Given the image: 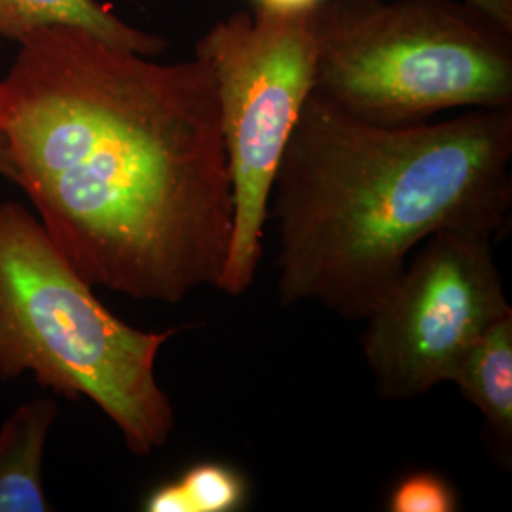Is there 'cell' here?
<instances>
[{
	"label": "cell",
	"instance_id": "1",
	"mask_svg": "<svg viewBox=\"0 0 512 512\" xmlns=\"http://www.w3.org/2000/svg\"><path fill=\"white\" fill-rule=\"evenodd\" d=\"M18 44L0 78V133L61 255L135 300L219 291L234 192L209 67L65 25Z\"/></svg>",
	"mask_w": 512,
	"mask_h": 512
},
{
	"label": "cell",
	"instance_id": "2",
	"mask_svg": "<svg viewBox=\"0 0 512 512\" xmlns=\"http://www.w3.org/2000/svg\"><path fill=\"white\" fill-rule=\"evenodd\" d=\"M512 107L378 126L311 92L277 165L275 291L365 321L425 239L501 230L512 205Z\"/></svg>",
	"mask_w": 512,
	"mask_h": 512
},
{
	"label": "cell",
	"instance_id": "3",
	"mask_svg": "<svg viewBox=\"0 0 512 512\" xmlns=\"http://www.w3.org/2000/svg\"><path fill=\"white\" fill-rule=\"evenodd\" d=\"M181 330L147 332L118 319L35 213L0 203V380L31 374L55 395L88 399L145 458L177 427L156 361Z\"/></svg>",
	"mask_w": 512,
	"mask_h": 512
},
{
	"label": "cell",
	"instance_id": "4",
	"mask_svg": "<svg viewBox=\"0 0 512 512\" xmlns=\"http://www.w3.org/2000/svg\"><path fill=\"white\" fill-rule=\"evenodd\" d=\"M313 93L378 126L512 107V27L467 0H325Z\"/></svg>",
	"mask_w": 512,
	"mask_h": 512
},
{
	"label": "cell",
	"instance_id": "5",
	"mask_svg": "<svg viewBox=\"0 0 512 512\" xmlns=\"http://www.w3.org/2000/svg\"><path fill=\"white\" fill-rule=\"evenodd\" d=\"M194 55L209 67L234 192V232L220 293L255 281L277 165L315 76V10L234 12L217 21Z\"/></svg>",
	"mask_w": 512,
	"mask_h": 512
},
{
	"label": "cell",
	"instance_id": "6",
	"mask_svg": "<svg viewBox=\"0 0 512 512\" xmlns=\"http://www.w3.org/2000/svg\"><path fill=\"white\" fill-rule=\"evenodd\" d=\"M495 234L456 226L425 239L366 317L361 346L382 399L410 401L450 384L476 338L512 313L495 264Z\"/></svg>",
	"mask_w": 512,
	"mask_h": 512
},
{
	"label": "cell",
	"instance_id": "7",
	"mask_svg": "<svg viewBox=\"0 0 512 512\" xmlns=\"http://www.w3.org/2000/svg\"><path fill=\"white\" fill-rule=\"evenodd\" d=\"M57 414L54 399H37L19 404L0 425V512L54 511L42 467Z\"/></svg>",
	"mask_w": 512,
	"mask_h": 512
},
{
	"label": "cell",
	"instance_id": "8",
	"mask_svg": "<svg viewBox=\"0 0 512 512\" xmlns=\"http://www.w3.org/2000/svg\"><path fill=\"white\" fill-rule=\"evenodd\" d=\"M450 384L482 414L501 450L512 444V313L484 330L454 368Z\"/></svg>",
	"mask_w": 512,
	"mask_h": 512
},
{
	"label": "cell",
	"instance_id": "9",
	"mask_svg": "<svg viewBox=\"0 0 512 512\" xmlns=\"http://www.w3.org/2000/svg\"><path fill=\"white\" fill-rule=\"evenodd\" d=\"M76 27L139 54H164L167 42L118 18L97 0H0V37L21 40L44 27Z\"/></svg>",
	"mask_w": 512,
	"mask_h": 512
},
{
	"label": "cell",
	"instance_id": "10",
	"mask_svg": "<svg viewBox=\"0 0 512 512\" xmlns=\"http://www.w3.org/2000/svg\"><path fill=\"white\" fill-rule=\"evenodd\" d=\"M249 501V482L238 469L219 461H200L156 486L143 499L147 512H238Z\"/></svg>",
	"mask_w": 512,
	"mask_h": 512
},
{
	"label": "cell",
	"instance_id": "11",
	"mask_svg": "<svg viewBox=\"0 0 512 512\" xmlns=\"http://www.w3.org/2000/svg\"><path fill=\"white\" fill-rule=\"evenodd\" d=\"M459 497L444 476L423 471L404 476L389 495L391 512H456Z\"/></svg>",
	"mask_w": 512,
	"mask_h": 512
},
{
	"label": "cell",
	"instance_id": "12",
	"mask_svg": "<svg viewBox=\"0 0 512 512\" xmlns=\"http://www.w3.org/2000/svg\"><path fill=\"white\" fill-rule=\"evenodd\" d=\"M255 8L272 12H304L315 10L325 0H253Z\"/></svg>",
	"mask_w": 512,
	"mask_h": 512
},
{
	"label": "cell",
	"instance_id": "13",
	"mask_svg": "<svg viewBox=\"0 0 512 512\" xmlns=\"http://www.w3.org/2000/svg\"><path fill=\"white\" fill-rule=\"evenodd\" d=\"M512 27V0H467Z\"/></svg>",
	"mask_w": 512,
	"mask_h": 512
},
{
	"label": "cell",
	"instance_id": "14",
	"mask_svg": "<svg viewBox=\"0 0 512 512\" xmlns=\"http://www.w3.org/2000/svg\"><path fill=\"white\" fill-rule=\"evenodd\" d=\"M0 177L16 183V169L12 164V158H10V152H8L2 133H0Z\"/></svg>",
	"mask_w": 512,
	"mask_h": 512
}]
</instances>
